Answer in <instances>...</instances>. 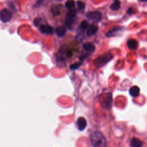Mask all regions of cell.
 I'll list each match as a JSON object with an SVG mask.
<instances>
[{
    "instance_id": "cell-17",
    "label": "cell",
    "mask_w": 147,
    "mask_h": 147,
    "mask_svg": "<svg viewBox=\"0 0 147 147\" xmlns=\"http://www.w3.org/2000/svg\"><path fill=\"white\" fill-rule=\"evenodd\" d=\"M74 19H69V18H67L65 21V24L66 25V26L69 29H71L74 23Z\"/></svg>"
},
{
    "instance_id": "cell-22",
    "label": "cell",
    "mask_w": 147,
    "mask_h": 147,
    "mask_svg": "<svg viewBox=\"0 0 147 147\" xmlns=\"http://www.w3.org/2000/svg\"><path fill=\"white\" fill-rule=\"evenodd\" d=\"M41 18H36L34 21H33V24L36 26H37L39 25V22H40Z\"/></svg>"
},
{
    "instance_id": "cell-21",
    "label": "cell",
    "mask_w": 147,
    "mask_h": 147,
    "mask_svg": "<svg viewBox=\"0 0 147 147\" xmlns=\"http://www.w3.org/2000/svg\"><path fill=\"white\" fill-rule=\"evenodd\" d=\"M77 5L78 7L80 10H84L85 8V3L81 1H77Z\"/></svg>"
},
{
    "instance_id": "cell-15",
    "label": "cell",
    "mask_w": 147,
    "mask_h": 147,
    "mask_svg": "<svg viewBox=\"0 0 147 147\" xmlns=\"http://www.w3.org/2000/svg\"><path fill=\"white\" fill-rule=\"evenodd\" d=\"M76 14H77V13L75 10L71 9V10H69L67 12V18L74 19L76 17Z\"/></svg>"
},
{
    "instance_id": "cell-16",
    "label": "cell",
    "mask_w": 147,
    "mask_h": 147,
    "mask_svg": "<svg viewBox=\"0 0 147 147\" xmlns=\"http://www.w3.org/2000/svg\"><path fill=\"white\" fill-rule=\"evenodd\" d=\"M75 5V3L74 0H68L65 4V7L69 10L72 9V8L74 7Z\"/></svg>"
},
{
    "instance_id": "cell-11",
    "label": "cell",
    "mask_w": 147,
    "mask_h": 147,
    "mask_svg": "<svg viewBox=\"0 0 147 147\" xmlns=\"http://www.w3.org/2000/svg\"><path fill=\"white\" fill-rule=\"evenodd\" d=\"M142 142L137 138H132L130 140V146L131 147H142Z\"/></svg>"
},
{
    "instance_id": "cell-3",
    "label": "cell",
    "mask_w": 147,
    "mask_h": 147,
    "mask_svg": "<svg viewBox=\"0 0 147 147\" xmlns=\"http://www.w3.org/2000/svg\"><path fill=\"white\" fill-rule=\"evenodd\" d=\"M86 17L94 22H99L102 18V14L100 12L98 11H90L86 14Z\"/></svg>"
},
{
    "instance_id": "cell-4",
    "label": "cell",
    "mask_w": 147,
    "mask_h": 147,
    "mask_svg": "<svg viewBox=\"0 0 147 147\" xmlns=\"http://www.w3.org/2000/svg\"><path fill=\"white\" fill-rule=\"evenodd\" d=\"M12 13L7 9H3L1 11L0 19L3 22H9L12 18Z\"/></svg>"
},
{
    "instance_id": "cell-10",
    "label": "cell",
    "mask_w": 147,
    "mask_h": 147,
    "mask_svg": "<svg viewBox=\"0 0 147 147\" xmlns=\"http://www.w3.org/2000/svg\"><path fill=\"white\" fill-rule=\"evenodd\" d=\"M138 41L135 39H130L127 42V47L131 50L136 49L138 47Z\"/></svg>"
},
{
    "instance_id": "cell-13",
    "label": "cell",
    "mask_w": 147,
    "mask_h": 147,
    "mask_svg": "<svg viewBox=\"0 0 147 147\" xmlns=\"http://www.w3.org/2000/svg\"><path fill=\"white\" fill-rule=\"evenodd\" d=\"M83 48L90 52H93L95 50V45L91 42H86L83 45Z\"/></svg>"
},
{
    "instance_id": "cell-20",
    "label": "cell",
    "mask_w": 147,
    "mask_h": 147,
    "mask_svg": "<svg viewBox=\"0 0 147 147\" xmlns=\"http://www.w3.org/2000/svg\"><path fill=\"white\" fill-rule=\"evenodd\" d=\"M88 22L84 20V21H83L80 23V29H81L82 30H86V29L88 28Z\"/></svg>"
},
{
    "instance_id": "cell-27",
    "label": "cell",
    "mask_w": 147,
    "mask_h": 147,
    "mask_svg": "<svg viewBox=\"0 0 147 147\" xmlns=\"http://www.w3.org/2000/svg\"><path fill=\"white\" fill-rule=\"evenodd\" d=\"M56 1H58V2H60V1H63V0H56Z\"/></svg>"
},
{
    "instance_id": "cell-14",
    "label": "cell",
    "mask_w": 147,
    "mask_h": 147,
    "mask_svg": "<svg viewBox=\"0 0 147 147\" xmlns=\"http://www.w3.org/2000/svg\"><path fill=\"white\" fill-rule=\"evenodd\" d=\"M121 2L119 0H115L114 2L110 6V9L113 11H116L120 9Z\"/></svg>"
},
{
    "instance_id": "cell-2",
    "label": "cell",
    "mask_w": 147,
    "mask_h": 147,
    "mask_svg": "<svg viewBox=\"0 0 147 147\" xmlns=\"http://www.w3.org/2000/svg\"><path fill=\"white\" fill-rule=\"evenodd\" d=\"M113 58V55L110 53H105L94 60V64L96 68H100L107 64Z\"/></svg>"
},
{
    "instance_id": "cell-5",
    "label": "cell",
    "mask_w": 147,
    "mask_h": 147,
    "mask_svg": "<svg viewBox=\"0 0 147 147\" xmlns=\"http://www.w3.org/2000/svg\"><path fill=\"white\" fill-rule=\"evenodd\" d=\"M40 31L45 34H52L54 32L53 28L49 25H41L39 27Z\"/></svg>"
},
{
    "instance_id": "cell-26",
    "label": "cell",
    "mask_w": 147,
    "mask_h": 147,
    "mask_svg": "<svg viewBox=\"0 0 147 147\" xmlns=\"http://www.w3.org/2000/svg\"><path fill=\"white\" fill-rule=\"evenodd\" d=\"M140 1H141V2H147V0H140Z\"/></svg>"
},
{
    "instance_id": "cell-19",
    "label": "cell",
    "mask_w": 147,
    "mask_h": 147,
    "mask_svg": "<svg viewBox=\"0 0 147 147\" xmlns=\"http://www.w3.org/2000/svg\"><path fill=\"white\" fill-rule=\"evenodd\" d=\"M52 12L54 16H58L60 14V9L57 6H55L52 9Z\"/></svg>"
},
{
    "instance_id": "cell-23",
    "label": "cell",
    "mask_w": 147,
    "mask_h": 147,
    "mask_svg": "<svg viewBox=\"0 0 147 147\" xmlns=\"http://www.w3.org/2000/svg\"><path fill=\"white\" fill-rule=\"evenodd\" d=\"M45 0H37L36 1V3L34 5V7H39L41 6V5L43 3V2Z\"/></svg>"
},
{
    "instance_id": "cell-18",
    "label": "cell",
    "mask_w": 147,
    "mask_h": 147,
    "mask_svg": "<svg viewBox=\"0 0 147 147\" xmlns=\"http://www.w3.org/2000/svg\"><path fill=\"white\" fill-rule=\"evenodd\" d=\"M82 64V63H79V62H77V63H75L72 64H71L69 67V68L71 70H75L76 69H78V68L80 67V66Z\"/></svg>"
},
{
    "instance_id": "cell-25",
    "label": "cell",
    "mask_w": 147,
    "mask_h": 147,
    "mask_svg": "<svg viewBox=\"0 0 147 147\" xmlns=\"http://www.w3.org/2000/svg\"><path fill=\"white\" fill-rule=\"evenodd\" d=\"M127 13L129 14H131L135 13V11H133L131 8H130V9H129L127 10Z\"/></svg>"
},
{
    "instance_id": "cell-6",
    "label": "cell",
    "mask_w": 147,
    "mask_h": 147,
    "mask_svg": "<svg viewBox=\"0 0 147 147\" xmlns=\"http://www.w3.org/2000/svg\"><path fill=\"white\" fill-rule=\"evenodd\" d=\"M77 126L79 130L82 131L87 126V122L84 117H79L77 120Z\"/></svg>"
},
{
    "instance_id": "cell-24",
    "label": "cell",
    "mask_w": 147,
    "mask_h": 147,
    "mask_svg": "<svg viewBox=\"0 0 147 147\" xmlns=\"http://www.w3.org/2000/svg\"><path fill=\"white\" fill-rule=\"evenodd\" d=\"M87 56H88L87 55H82L81 56H79V60L80 61H83Z\"/></svg>"
},
{
    "instance_id": "cell-7",
    "label": "cell",
    "mask_w": 147,
    "mask_h": 147,
    "mask_svg": "<svg viewBox=\"0 0 147 147\" xmlns=\"http://www.w3.org/2000/svg\"><path fill=\"white\" fill-rule=\"evenodd\" d=\"M98 30V26L95 24H91L90 25L87 29V32H86V34L87 36H91L94 34H95Z\"/></svg>"
},
{
    "instance_id": "cell-12",
    "label": "cell",
    "mask_w": 147,
    "mask_h": 147,
    "mask_svg": "<svg viewBox=\"0 0 147 147\" xmlns=\"http://www.w3.org/2000/svg\"><path fill=\"white\" fill-rule=\"evenodd\" d=\"M66 31H67V29H66V28L64 26H58L55 29L56 33L59 37L64 36L66 33Z\"/></svg>"
},
{
    "instance_id": "cell-1",
    "label": "cell",
    "mask_w": 147,
    "mask_h": 147,
    "mask_svg": "<svg viewBox=\"0 0 147 147\" xmlns=\"http://www.w3.org/2000/svg\"><path fill=\"white\" fill-rule=\"evenodd\" d=\"M91 144L92 147H106V140L103 134L98 131H93L90 136Z\"/></svg>"
},
{
    "instance_id": "cell-9",
    "label": "cell",
    "mask_w": 147,
    "mask_h": 147,
    "mask_svg": "<svg viewBox=\"0 0 147 147\" xmlns=\"http://www.w3.org/2000/svg\"><path fill=\"white\" fill-rule=\"evenodd\" d=\"M140 88L137 86H132L129 89V94L133 97H137L140 95Z\"/></svg>"
},
{
    "instance_id": "cell-8",
    "label": "cell",
    "mask_w": 147,
    "mask_h": 147,
    "mask_svg": "<svg viewBox=\"0 0 147 147\" xmlns=\"http://www.w3.org/2000/svg\"><path fill=\"white\" fill-rule=\"evenodd\" d=\"M122 27L119 26H116L113 27L111 29H110L109 32H107L106 34V36L107 37H113L115 36V34H117V32L122 30Z\"/></svg>"
}]
</instances>
